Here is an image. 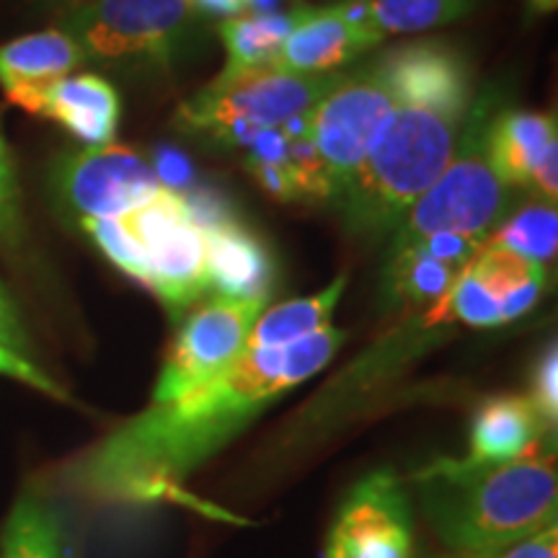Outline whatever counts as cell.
Segmentation results:
<instances>
[{
  "label": "cell",
  "mask_w": 558,
  "mask_h": 558,
  "mask_svg": "<svg viewBox=\"0 0 558 558\" xmlns=\"http://www.w3.org/2000/svg\"><path fill=\"white\" fill-rule=\"evenodd\" d=\"M341 73L298 75L275 65L226 73L181 101L177 124L218 145H248L262 132L308 114Z\"/></svg>",
  "instance_id": "5"
},
{
  "label": "cell",
  "mask_w": 558,
  "mask_h": 558,
  "mask_svg": "<svg viewBox=\"0 0 558 558\" xmlns=\"http://www.w3.org/2000/svg\"><path fill=\"white\" fill-rule=\"evenodd\" d=\"M26 222L21 209V186L13 153L5 140L3 124H0V248L16 254L24 248Z\"/></svg>",
  "instance_id": "25"
},
{
  "label": "cell",
  "mask_w": 558,
  "mask_h": 558,
  "mask_svg": "<svg viewBox=\"0 0 558 558\" xmlns=\"http://www.w3.org/2000/svg\"><path fill=\"white\" fill-rule=\"evenodd\" d=\"M308 5H295L292 11H246L241 16L220 21L218 34L226 47V73L264 68L277 60L298 21Z\"/></svg>",
  "instance_id": "20"
},
{
  "label": "cell",
  "mask_w": 558,
  "mask_h": 558,
  "mask_svg": "<svg viewBox=\"0 0 558 558\" xmlns=\"http://www.w3.org/2000/svg\"><path fill=\"white\" fill-rule=\"evenodd\" d=\"M533 401L535 411H538L541 422L546 424L548 432H556V418H558V357H556V344L543 349L538 367L533 375V393L527 396Z\"/></svg>",
  "instance_id": "28"
},
{
  "label": "cell",
  "mask_w": 558,
  "mask_h": 558,
  "mask_svg": "<svg viewBox=\"0 0 558 558\" xmlns=\"http://www.w3.org/2000/svg\"><path fill=\"white\" fill-rule=\"evenodd\" d=\"M541 422L527 396H494L473 416L469 460L473 465H499L525 456L543 437H554Z\"/></svg>",
  "instance_id": "18"
},
{
  "label": "cell",
  "mask_w": 558,
  "mask_h": 558,
  "mask_svg": "<svg viewBox=\"0 0 558 558\" xmlns=\"http://www.w3.org/2000/svg\"><path fill=\"white\" fill-rule=\"evenodd\" d=\"M527 3L533 5V11H538V13H550V11H556L558 0H527Z\"/></svg>",
  "instance_id": "32"
},
{
  "label": "cell",
  "mask_w": 558,
  "mask_h": 558,
  "mask_svg": "<svg viewBox=\"0 0 558 558\" xmlns=\"http://www.w3.org/2000/svg\"><path fill=\"white\" fill-rule=\"evenodd\" d=\"M54 192L75 220H117L166 190L158 171L128 145H99L65 156Z\"/></svg>",
  "instance_id": "10"
},
{
  "label": "cell",
  "mask_w": 558,
  "mask_h": 558,
  "mask_svg": "<svg viewBox=\"0 0 558 558\" xmlns=\"http://www.w3.org/2000/svg\"><path fill=\"white\" fill-rule=\"evenodd\" d=\"M347 333L326 326L279 349H246L233 367L166 403H150L68 465L70 492L96 505L169 497L279 396L329 365Z\"/></svg>",
  "instance_id": "1"
},
{
  "label": "cell",
  "mask_w": 558,
  "mask_h": 558,
  "mask_svg": "<svg viewBox=\"0 0 558 558\" xmlns=\"http://www.w3.org/2000/svg\"><path fill=\"white\" fill-rule=\"evenodd\" d=\"M488 558H558V527H548L535 538L522 541L518 546L501 550Z\"/></svg>",
  "instance_id": "29"
},
{
  "label": "cell",
  "mask_w": 558,
  "mask_h": 558,
  "mask_svg": "<svg viewBox=\"0 0 558 558\" xmlns=\"http://www.w3.org/2000/svg\"><path fill=\"white\" fill-rule=\"evenodd\" d=\"M83 62L81 47L60 26L24 34L0 45V88L13 107L32 111L41 88L75 73Z\"/></svg>",
  "instance_id": "17"
},
{
  "label": "cell",
  "mask_w": 558,
  "mask_h": 558,
  "mask_svg": "<svg viewBox=\"0 0 558 558\" xmlns=\"http://www.w3.org/2000/svg\"><path fill=\"white\" fill-rule=\"evenodd\" d=\"M190 5L197 16H215V19H233L241 13L251 11L254 0H190Z\"/></svg>",
  "instance_id": "30"
},
{
  "label": "cell",
  "mask_w": 558,
  "mask_h": 558,
  "mask_svg": "<svg viewBox=\"0 0 558 558\" xmlns=\"http://www.w3.org/2000/svg\"><path fill=\"white\" fill-rule=\"evenodd\" d=\"M29 114L58 122L86 148L114 143L120 128V94L94 73H70L39 90Z\"/></svg>",
  "instance_id": "16"
},
{
  "label": "cell",
  "mask_w": 558,
  "mask_h": 558,
  "mask_svg": "<svg viewBox=\"0 0 558 558\" xmlns=\"http://www.w3.org/2000/svg\"><path fill=\"white\" fill-rule=\"evenodd\" d=\"M143 254L148 288L171 313L186 311L209 290L205 230L190 199L171 186L117 218Z\"/></svg>",
  "instance_id": "8"
},
{
  "label": "cell",
  "mask_w": 558,
  "mask_h": 558,
  "mask_svg": "<svg viewBox=\"0 0 558 558\" xmlns=\"http://www.w3.org/2000/svg\"><path fill=\"white\" fill-rule=\"evenodd\" d=\"M411 535L403 484L390 471H375L347 494L324 558H409Z\"/></svg>",
  "instance_id": "11"
},
{
  "label": "cell",
  "mask_w": 558,
  "mask_h": 558,
  "mask_svg": "<svg viewBox=\"0 0 558 558\" xmlns=\"http://www.w3.org/2000/svg\"><path fill=\"white\" fill-rule=\"evenodd\" d=\"M0 558H62L58 522L37 499L24 497L13 509Z\"/></svg>",
  "instance_id": "24"
},
{
  "label": "cell",
  "mask_w": 558,
  "mask_h": 558,
  "mask_svg": "<svg viewBox=\"0 0 558 558\" xmlns=\"http://www.w3.org/2000/svg\"><path fill=\"white\" fill-rule=\"evenodd\" d=\"M401 99L393 54L341 73L337 86L305 114V130L331 186V202L373 148L383 124Z\"/></svg>",
  "instance_id": "7"
},
{
  "label": "cell",
  "mask_w": 558,
  "mask_h": 558,
  "mask_svg": "<svg viewBox=\"0 0 558 558\" xmlns=\"http://www.w3.org/2000/svg\"><path fill=\"white\" fill-rule=\"evenodd\" d=\"M0 329H3V333L11 341H16L19 347L29 349V341H26V333H24V326H21V320H19V313H16V308H13L11 298L5 295L3 288H0Z\"/></svg>",
  "instance_id": "31"
},
{
  "label": "cell",
  "mask_w": 558,
  "mask_h": 558,
  "mask_svg": "<svg viewBox=\"0 0 558 558\" xmlns=\"http://www.w3.org/2000/svg\"><path fill=\"white\" fill-rule=\"evenodd\" d=\"M484 246L505 248L509 254H518L522 259L548 267L556 259L558 248L556 202L538 197L514 209L492 230Z\"/></svg>",
  "instance_id": "22"
},
{
  "label": "cell",
  "mask_w": 558,
  "mask_h": 558,
  "mask_svg": "<svg viewBox=\"0 0 558 558\" xmlns=\"http://www.w3.org/2000/svg\"><path fill=\"white\" fill-rule=\"evenodd\" d=\"M0 375H3V378L24 383V386L39 390V393L50 396L54 401L70 403L68 390L62 388L58 380H52L50 375L34 362L29 349L19 347L16 341L5 337L3 329H0Z\"/></svg>",
  "instance_id": "27"
},
{
  "label": "cell",
  "mask_w": 558,
  "mask_h": 558,
  "mask_svg": "<svg viewBox=\"0 0 558 558\" xmlns=\"http://www.w3.org/2000/svg\"><path fill=\"white\" fill-rule=\"evenodd\" d=\"M488 163L509 190H533L541 199L558 197L556 117L543 111L501 109L486 135Z\"/></svg>",
  "instance_id": "13"
},
{
  "label": "cell",
  "mask_w": 558,
  "mask_h": 558,
  "mask_svg": "<svg viewBox=\"0 0 558 558\" xmlns=\"http://www.w3.org/2000/svg\"><path fill=\"white\" fill-rule=\"evenodd\" d=\"M269 298L218 295L186 318L160 369L153 403H166L205 386L243 357L256 318Z\"/></svg>",
  "instance_id": "9"
},
{
  "label": "cell",
  "mask_w": 558,
  "mask_h": 558,
  "mask_svg": "<svg viewBox=\"0 0 558 558\" xmlns=\"http://www.w3.org/2000/svg\"><path fill=\"white\" fill-rule=\"evenodd\" d=\"M347 277L333 279L326 290L308 298H295L288 303L264 308L256 318L248 337V349H279L290 347L300 339H308L326 326H331V316L337 311L341 295H344Z\"/></svg>",
  "instance_id": "21"
},
{
  "label": "cell",
  "mask_w": 558,
  "mask_h": 558,
  "mask_svg": "<svg viewBox=\"0 0 558 558\" xmlns=\"http://www.w3.org/2000/svg\"><path fill=\"white\" fill-rule=\"evenodd\" d=\"M465 271L497 313L499 326L512 324L533 311L548 284L546 267L492 246L481 248Z\"/></svg>",
  "instance_id": "19"
},
{
  "label": "cell",
  "mask_w": 558,
  "mask_h": 558,
  "mask_svg": "<svg viewBox=\"0 0 558 558\" xmlns=\"http://www.w3.org/2000/svg\"><path fill=\"white\" fill-rule=\"evenodd\" d=\"M383 39L369 21L367 0H339L320 9L308 5L271 65L298 75L339 73Z\"/></svg>",
  "instance_id": "12"
},
{
  "label": "cell",
  "mask_w": 558,
  "mask_h": 558,
  "mask_svg": "<svg viewBox=\"0 0 558 558\" xmlns=\"http://www.w3.org/2000/svg\"><path fill=\"white\" fill-rule=\"evenodd\" d=\"M190 0H81L62 11L60 29L83 58L104 65L171 68L197 32Z\"/></svg>",
  "instance_id": "6"
},
{
  "label": "cell",
  "mask_w": 558,
  "mask_h": 558,
  "mask_svg": "<svg viewBox=\"0 0 558 558\" xmlns=\"http://www.w3.org/2000/svg\"><path fill=\"white\" fill-rule=\"evenodd\" d=\"M401 99L331 205L365 239L393 233L435 184L456 150L473 104L465 54L442 39L390 47Z\"/></svg>",
  "instance_id": "2"
},
{
  "label": "cell",
  "mask_w": 558,
  "mask_h": 558,
  "mask_svg": "<svg viewBox=\"0 0 558 558\" xmlns=\"http://www.w3.org/2000/svg\"><path fill=\"white\" fill-rule=\"evenodd\" d=\"M78 226L117 269L140 284L148 282L143 254H140L137 243L130 239L120 220H78Z\"/></svg>",
  "instance_id": "26"
},
{
  "label": "cell",
  "mask_w": 558,
  "mask_h": 558,
  "mask_svg": "<svg viewBox=\"0 0 558 558\" xmlns=\"http://www.w3.org/2000/svg\"><path fill=\"white\" fill-rule=\"evenodd\" d=\"M437 535L465 558H488L556 527L554 437L499 465L442 458L416 473Z\"/></svg>",
  "instance_id": "3"
},
{
  "label": "cell",
  "mask_w": 558,
  "mask_h": 558,
  "mask_svg": "<svg viewBox=\"0 0 558 558\" xmlns=\"http://www.w3.org/2000/svg\"><path fill=\"white\" fill-rule=\"evenodd\" d=\"M484 248L476 235L437 233L388 254L383 271L386 300L403 308H435L452 290L473 256Z\"/></svg>",
  "instance_id": "14"
},
{
  "label": "cell",
  "mask_w": 558,
  "mask_h": 558,
  "mask_svg": "<svg viewBox=\"0 0 558 558\" xmlns=\"http://www.w3.org/2000/svg\"><path fill=\"white\" fill-rule=\"evenodd\" d=\"M478 0H367V13L383 37L422 34L465 19Z\"/></svg>",
  "instance_id": "23"
},
{
  "label": "cell",
  "mask_w": 558,
  "mask_h": 558,
  "mask_svg": "<svg viewBox=\"0 0 558 558\" xmlns=\"http://www.w3.org/2000/svg\"><path fill=\"white\" fill-rule=\"evenodd\" d=\"M194 215L205 230L209 288L226 298H269L277 269L267 246L239 220L197 209Z\"/></svg>",
  "instance_id": "15"
},
{
  "label": "cell",
  "mask_w": 558,
  "mask_h": 558,
  "mask_svg": "<svg viewBox=\"0 0 558 558\" xmlns=\"http://www.w3.org/2000/svg\"><path fill=\"white\" fill-rule=\"evenodd\" d=\"M497 111L494 90L473 96L448 166L390 233L388 254L437 233L476 235L486 241L507 218L512 190L494 173L486 153L488 124Z\"/></svg>",
  "instance_id": "4"
}]
</instances>
